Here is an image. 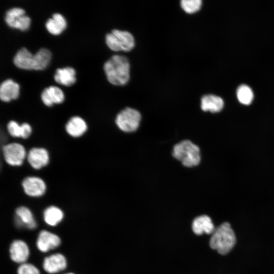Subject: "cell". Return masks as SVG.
<instances>
[{
	"label": "cell",
	"instance_id": "1",
	"mask_svg": "<svg viewBox=\"0 0 274 274\" xmlns=\"http://www.w3.org/2000/svg\"><path fill=\"white\" fill-rule=\"evenodd\" d=\"M104 70L108 81L113 85H123L129 79L130 64L124 56H112L105 63Z\"/></svg>",
	"mask_w": 274,
	"mask_h": 274
},
{
	"label": "cell",
	"instance_id": "2",
	"mask_svg": "<svg viewBox=\"0 0 274 274\" xmlns=\"http://www.w3.org/2000/svg\"><path fill=\"white\" fill-rule=\"evenodd\" d=\"M236 242L234 232L229 223L225 222L215 228L210 241L211 248L222 255L228 253Z\"/></svg>",
	"mask_w": 274,
	"mask_h": 274
},
{
	"label": "cell",
	"instance_id": "3",
	"mask_svg": "<svg viewBox=\"0 0 274 274\" xmlns=\"http://www.w3.org/2000/svg\"><path fill=\"white\" fill-rule=\"evenodd\" d=\"M173 156L187 167L195 166L200 161L199 147L189 140L182 141L173 148Z\"/></svg>",
	"mask_w": 274,
	"mask_h": 274
},
{
	"label": "cell",
	"instance_id": "4",
	"mask_svg": "<svg viewBox=\"0 0 274 274\" xmlns=\"http://www.w3.org/2000/svg\"><path fill=\"white\" fill-rule=\"evenodd\" d=\"M106 43L113 51H129L134 46V39L128 31L114 29L106 36Z\"/></svg>",
	"mask_w": 274,
	"mask_h": 274
},
{
	"label": "cell",
	"instance_id": "5",
	"mask_svg": "<svg viewBox=\"0 0 274 274\" xmlns=\"http://www.w3.org/2000/svg\"><path fill=\"white\" fill-rule=\"evenodd\" d=\"M141 120L140 113L136 110L126 108L117 115L115 122L119 128L125 132L135 131Z\"/></svg>",
	"mask_w": 274,
	"mask_h": 274
},
{
	"label": "cell",
	"instance_id": "6",
	"mask_svg": "<svg viewBox=\"0 0 274 274\" xmlns=\"http://www.w3.org/2000/svg\"><path fill=\"white\" fill-rule=\"evenodd\" d=\"M5 22L12 28L25 31L28 29L31 20L25 15V11L21 8L14 7L8 10L5 18Z\"/></svg>",
	"mask_w": 274,
	"mask_h": 274
},
{
	"label": "cell",
	"instance_id": "7",
	"mask_svg": "<svg viewBox=\"0 0 274 274\" xmlns=\"http://www.w3.org/2000/svg\"><path fill=\"white\" fill-rule=\"evenodd\" d=\"M3 152L7 163L12 166L21 165L26 156L24 147L16 143L5 145L3 148Z\"/></svg>",
	"mask_w": 274,
	"mask_h": 274
},
{
	"label": "cell",
	"instance_id": "8",
	"mask_svg": "<svg viewBox=\"0 0 274 274\" xmlns=\"http://www.w3.org/2000/svg\"><path fill=\"white\" fill-rule=\"evenodd\" d=\"M24 192L31 197L43 195L46 191V186L44 181L37 177H27L22 182Z\"/></svg>",
	"mask_w": 274,
	"mask_h": 274
},
{
	"label": "cell",
	"instance_id": "9",
	"mask_svg": "<svg viewBox=\"0 0 274 274\" xmlns=\"http://www.w3.org/2000/svg\"><path fill=\"white\" fill-rule=\"evenodd\" d=\"M60 243V238L58 235L44 230L39 234L37 246L40 251L47 252L58 247Z\"/></svg>",
	"mask_w": 274,
	"mask_h": 274
},
{
	"label": "cell",
	"instance_id": "10",
	"mask_svg": "<svg viewBox=\"0 0 274 274\" xmlns=\"http://www.w3.org/2000/svg\"><path fill=\"white\" fill-rule=\"evenodd\" d=\"M13 62L17 67L21 69L36 70V59L35 54L32 55L25 48H22L17 52L14 57Z\"/></svg>",
	"mask_w": 274,
	"mask_h": 274
},
{
	"label": "cell",
	"instance_id": "11",
	"mask_svg": "<svg viewBox=\"0 0 274 274\" xmlns=\"http://www.w3.org/2000/svg\"><path fill=\"white\" fill-rule=\"evenodd\" d=\"M67 265L65 257L56 253L46 257L43 262L44 269L49 273L58 272L65 269Z\"/></svg>",
	"mask_w": 274,
	"mask_h": 274
},
{
	"label": "cell",
	"instance_id": "12",
	"mask_svg": "<svg viewBox=\"0 0 274 274\" xmlns=\"http://www.w3.org/2000/svg\"><path fill=\"white\" fill-rule=\"evenodd\" d=\"M27 160L30 165L36 169H39L46 166L49 162L48 151L43 148H33L28 152Z\"/></svg>",
	"mask_w": 274,
	"mask_h": 274
},
{
	"label": "cell",
	"instance_id": "13",
	"mask_svg": "<svg viewBox=\"0 0 274 274\" xmlns=\"http://www.w3.org/2000/svg\"><path fill=\"white\" fill-rule=\"evenodd\" d=\"M11 259L14 262L24 263L29 256V251L26 244L21 240H15L10 245Z\"/></svg>",
	"mask_w": 274,
	"mask_h": 274
},
{
	"label": "cell",
	"instance_id": "14",
	"mask_svg": "<svg viewBox=\"0 0 274 274\" xmlns=\"http://www.w3.org/2000/svg\"><path fill=\"white\" fill-rule=\"evenodd\" d=\"M41 99L47 106H52L54 104H60L64 100L62 90L57 86H50L45 88L41 93Z\"/></svg>",
	"mask_w": 274,
	"mask_h": 274
},
{
	"label": "cell",
	"instance_id": "15",
	"mask_svg": "<svg viewBox=\"0 0 274 274\" xmlns=\"http://www.w3.org/2000/svg\"><path fill=\"white\" fill-rule=\"evenodd\" d=\"M19 85L13 80L9 79L4 81L0 86V98L5 102L17 98L19 95Z\"/></svg>",
	"mask_w": 274,
	"mask_h": 274
},
{
	"label": "cell",
	"instance_id": "16",
	"mask_svg": "<svg viewBox=\"0 0 274 274\" xmlns=\"http://www.w3.org/2000/svg\"><path fill=\"white\" fill-rule=\"evenodd\" d=\"M15 212V223L18 226H25L30 229L36 227V222L28 208L23 206L19 207L16 209Z\"/></svg>",
	"mask_w": 274,
	"mask_h": 274
},
{
	"label": "cell",
	"instance_id": "17",
	"mask_svg": "<svg viewBox=\"0 0 274 274\" xmlns=\"http://www.w3.org/2000/svg\"><path fill=\"white\" fill-rule=\"evenodd\" d=\"M193 231L197 235L213 233L215 228L210 217L207 215H201L193 220L192 225Z\"/></svg>",
	"mask_w": 274,
	"mask_h": 274
},
{
	"label": "cell",
	"instance_id": "18",
	"mask_svg": "<svg viewBox=\"0 0 274 274\" xmlns=\"http://www.w3.org/2000/svg\"><path fill=\"white\" fill-rule=\"evenodd\" d=\"M87 129V125L86 122L79 116L72 117L65 125V129L67 133L74 138L82 135Z\"/></svg>",
	"mask_w": 274,
	"mask_h": 274
},
{
	"label": "cell",
	"instance_id": "19",
	"mask_svg": "<svg viewBox=\"0 0 274 274\" xmlns=\"http://www.w3.org/2000/svg\"><path fill=\"white\" fill-rule=\"evenodd\" d=\"M223 107V100L219 96L208 94L201 97V108L203 111L217 113L220 112Z\"/></svg>",
	"mask_w": 274,
	"mask_h": 274
},
{
	"label": "cell",
	"instance_id": "20",
	"mask_svg": "<svg viewBox=\"0 0 274 274\" xmlns=\"http://www.w3.org/2000/svg\"><path fill=\"white\" fill-rule=\"evenodd\" d=\"M55 81L61 85L70 86L76 81V71L72 67L57 68L54 76Z\"/></svg>",
	"mask_w": 274,
	"mask_h": 274
},
{
	"label": "cell",
	"instance_id": "21",
	"mask_svg": "<svg viewBox=\"0 0 274 274\" xmlns=\"http://www.w3.org/2000/svg\"><path fill=\"white\" fill-rule=\"evenodd\" d=\"M47 30L53 35L61 33L66 27V21L60 13L53 14L52 17L47 20L45 24Z\"/></svg>",
	"mask_w": 274,
	"mask_h": 274
},
{
	"label": "cell",
	"instance_id": "22",
	"mask_svg": "<svg viewBox=\"0 0 274 274\" xmlns=\"http://www.w3.org/2000/svg\"><path fill=\"white\" fill-rule=\"evenodd\" d=\"M43 216L47 224L54 226L61 221L63 218V213L59 208L52 206L45 210Z\"/></svg>",
	"mask_w": 274,
	"mask_h": 274
},
{
	"label": "cell",
	"instance_id": "23",
	"mask_svg": "<svg viewBox=\"0 0 274 274\" xmlns=\"http://www.w3.org/2000/svg\"><path fill=\"white\" fill-rule=\"evenodd\" d=\"M35 55L36 58V70L45 69L48 65L52 56L51 52L46 48L39 49Z\"/></svg>",
	"mask_w": 274,
	"mask_h": 274
},
{
	"label": "cell",
	"instance_id": "24",
	"mask_svg": "<svg viewBox=\"0 0 274 274\" xmlns=\"http://www.w3.org/2000/svg\"><path fill=\"white\" fill-rule=\"evenodd\" d=\"M236 95L238 101L242 104L249 105L251 104L254 94L251 88L246 85H241L237 89Z\"/></svg>",
	"mask_w": 274,
	"mask_h": 274
},
{
	"label": "cell",
	"instance_id": "25",
	"mask_svg": "<svg viewBox=\"0 0 274 274\" xmlns=\"http://www.w3.org/2000/svg\"><path fill=\"white\" fill-rule=\"evenodd\" d=\"M201 0H182L181 6L188 13H193L198 11L201 8Z\"/></svg>",
	"mask_w": 274,
	"mask_h": 274
},
{
	"label": "cell",
	"instance_id": "26",
	"mask_svg": "<svg viewBox=\"0 0 274 274\" xmlns=\"http://www.w3.org/2000/svg\"><path fill=\"white\" fill-rule=\"evenodd\" d=\"M17 274H40L39 270L30 263H22L18 268Z\"/></svg>",
	"mask_w": 274,
	"mask_h": 274
},
{
	"label": "cell",
	"instance_id": "27",
	"mask_svg": "<svg viewBox=\"0 0 274 274\" xmlns=\"http://www.w3.org/2000/svg\"><path fill=\"white\" fill-rule=\"evenodd\" d=\"M7 129L9 134L13 137L19 138L21 136V125L13 120L9 122L7 124Z\"/></svg>",
	"mask_w": 274,
	"mask_h": 274
},
{
	"label": "cell",
	"instance_id": "28",
	"mask_svg": "<svg viewBox=\"0 0 274 274\" xmlns=\"http://www.w3.org/2000/svg\"><path fill=\"white\" fill-rule=\"evenodd\" d=\"M21 138L27 139L31 133L32 129L30 125L27 123H23L21 125Z\"/></svg>",
	"mask_w": 274,
	"mask_h": 274
},
{
	"label": "cell",
	"instance_id": "29",
	"mask_svg": "<svg viewBox=\"0 0 274 274\" xmlns=\"http://www.w3.org/2000/svg\"><path fill=\"white\" fill-rule=\"evenodd\" d=\"M66 274H74L73 273H66Z\"/></svg>",
	"mask_w": 274,
	"mask_h": 274
}]
</instances>
